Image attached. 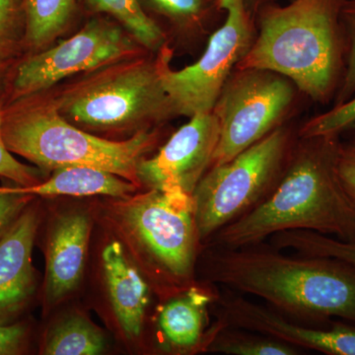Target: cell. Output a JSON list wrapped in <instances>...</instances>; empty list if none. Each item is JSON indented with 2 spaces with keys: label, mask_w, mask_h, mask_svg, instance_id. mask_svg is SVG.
Instances as JSON below:
<instances>
[{
  "label": "cell",
  "mask_w": 355,
  "mask_h": 355,
  "mask_svg": "<svg viewBox=\"0 0 355 355\" xmlns=\"http://www.w3.org/2000/svg\"><path fill=\"white\" fill-rule=\"evenodd\" d=\"M340 146V135L298 137L272 193L207 243L236 249L289 230L355 240V205L338 173Z\"/></svg>",
  "instance_id": "6da1fadb"
},
{
  "label": "cell",
  "mask_w": 355,
  "mask_h": 355,
  "mask_svg": "<svg viewBox=\"0 0 355 355\" xmlns=\"http://www.w3.org/2000/svg\"><path fill=\"white\" fill-rule=\"evenodd\" d=\"M207 282L251 294L298 318L355 323V268L327 257L282 254L263 242L211 246L205 254Z\"/></svg>",
  "instance_id": "7a4b0ae2"
},
{
  "label": "cell",
  "mask_w": 355,
  "mask_h": 355,
  "mask_svg": "<svg viewBox=\"0 0 355 355\" xmlns=\"http://www.w3.org/2000/svg\"><path fill=\"white\" fill-rule=\"evenodd\" d=\"M345 0H289L261 7L257 37L236 67L270 69L291 79L303 96L326 105L335 100L347 60L342 21Z\"/></svg>",
  "instance_id": "3957f363"
},
{
  "label": "cell",
  "mask_w": 355,
  "mask_h": 355,
  "mask_svg": "<svg viewBox=\"0 0 355 355\" xmlns=\"http://www.w3.org/2000/svg\"><path fill=\"white\" fill-rule=\"evenodd\" d=\"M103 209L107 226L118 236L159 299L195 284L203 242L193 196L179 190L150 189L114 198Z\"/></svg>",
  "instance_id": "277c9868"
},
{
  "label": "cell",
  "mask_w": 355,
  "mask_h": 355,
  "mask_svg": "<svg viewBox=\"0 0 355 355\" xmlns=\"http://www.w3.org/2000/svg\"><path fill=\"white\" fill-rule=\"evenodd\" d=\"M159 128L123 140L96 137L65 120L49 91L4 102L1 133L12 154L41 171L67 166H90L114 173L139 187L137 165L160 140Z\"/></svg>",
  "instance_id": "5b68a950"
},
{
  "label": "cell",
  "mask_w": 355,
  "mask_h": 355,
  "mask_svg": "<svg viewBox=\"0 0 355 355\" xmlns=\"http://www.w3.org/2000/svg\"><path fill=\"white\" fill-rule=\"evenodd\" d=\"M50 95L65 120L91 133L132 137L176 118L158 53L146 51L86 72Z\"/></svg>",
  "instance_id": "8992f818"
},
{
  "label": "cell",
  "mask_w": 355,
  "mask_h": 355,
  "mask_svg": "<svg viewBox=\"0 0 355 355\" xmlns=\"http://www.w3.org/2000/svg\"><path fill=\"white\" fill-rule=\"evenodd\" d=\"M297 139V130L286 123L227 162L207 170L193 193L196 221L203 243L272 193L286 171Z\"/></svg>",
  "instance_id": "52a82bcc"
},
{
  "label": "cell",
  "mask_w": 355,
  "mask_h": 355,
  "mask_svg": "<svg viewBox=\"0 0 355 355\" xmlns=\"http://www.w3.org/2000/svg\"><path fill=\"white\" fill-rule=\"evenodd\" d=\"M301 95L291 79L272 70L235 67L211 111L220 135L210 167L227 162L288 123Z\"/></svg>",
  "instance_id": "ba28073f"
},
{
  "label": "cell",
  "mask_w": 355,
  "mask_h": 355,
  "mask_svg": "<svg viewBox=\"0 0 355 355\" xmlns=\"http://www.w3.org/2000/svg\"><path fill=\"white\" fill-rule=\"evenodd\" d=\"M223 24L210 37L195 64L181 70L170 67L174 51L166 44L158 51L163 85L176 116L210 113L231 72L251 50L257 37L254 17L244 0H219Z\"/></svg>",
  "instance_id": "9c48e42d"
},
{
  "label": "cell",
  "mask_w": 355,
  "mask_h": 355,
  "mask_svg": "<svg viewBox=\"0 0 355 355\" xmlns=\"http://www.w3.org/2000/svg\"><path fill=\"white\" fill-rule=\"evenodd\" d=\"M146 51L121 26L94 18L69 39L18 60L6 101L50 91L70 76Z\"/></svg>",
  "instance_id": "30bf717a"
},
{
  "label": "cell",
  "mask_w": 355,
  "mask_h": 355,
  "mask_svg": "<svg viewBox=\"0 0 355 355\" xmlns=\"http://www.w3.org/2000/svg\"><path fill=\"white\" fill-rule=\"evenodd\" d=\"M173 133L155 155L137 165V180L147 190H179L193 196L211 166L220 135L216 114H198Z\"/></svg>",
  "instance_id": "8fae6325"
},
{
  "label": "cell",
  "mask_w": 355,
  "mask_h": 355,
  "mask_svg": "<svg viewBox=\"0 0 355 355\" xmlns=\"http://www.w3.org/2000/svg\"><path fill=\"white\" fill-rule=\"evenodd\" d=\"M216 319L227 327L270 336L299 349L329 355H355V326L331 322L328 328H312L293 323L277 310L256 304L234 294L219 293Z\"/></svg>",
  "instance_id": "7c38bea8"
},
{
  "label": "cell",
  "mask_w": 355,
  "mask_h": 355,
  "mask_svg": "<svg viewBox=\"0 0 355 355\" xmlns=\"http://www.w3.org/2000/svg\"><path fill=\"white\" fill-rule=\"evenodd\" d=\"M219 293L216 284L205 280L160 299L155 315L159 349L170 354L207 352L224 327L218 320L209 326V309Z\"/></svg>",
  "instance_id": "4fadbf2b"
},
{
  "label": "cell",
  "mask_w": 355,
  "mask_h": 355,
  "mask_svg": "<svg viewBox=\"0 0 355 355\" xmlns=\"http://www.w3.org/2000/svg\"><path fill=\"white\" fill-rule=\"evenodd\" d=\"M41 224L34 200L0 239V326L17 322L37 291L32 252Z\"/></svg>",
  "instance_id": "5bb4252c"
},
{
  "label": "cell",
  "mask_w": 355,
  "mask_h": 355,
  "mask_svg": "<svg viewBox=\"0 0 355 355\" xmlns=\"http://www.w3.org/2000/svg\"><path fill=\"white\" fill-rule=\"evenodd\" d=\"M90 234V217L85 212H67L51 224L43 287L46 309L64 301L80 284Z\"/></svg>",
  "instance_id": "9a60e30c"
},
{
  "label": "cell",
  "mask_w": 355,
  "mask_h": 355,
  "mask_svg": "<svg viewBox=\"0 0 355 355\" xmlns=\"http://www.w3.org/2000/svg\"><path fill=\"white\" fill-rule=\"evenodd\" d=\"M102 268L112 309L121 331L128 340L139 338L150 305V284L119 240L108 243L103 250Z\"/></svg>",
  "instance_id": "2e32d148"
},
{
  "label": "cell",
  "mask_w": 355,
  "mask_h": 355,
  "mask_svg": "<svg viewBox=\"0 0 355 355\" xmlns=\"http://www.w3.org/2000/svg\"><path fill=\"white\" fill-rule=\"evenodd\" d=\"M167 22L168 44L173 51H193L207 46L226 17L219 0H139Z\"/></svg>",
  "instance_id": "e0dca14e"
},
{
  "label": "cell",
  "mask_w": 355,
  "mask_h": 355,
  "mask_svg": "<svg viewBox=\"0 0 355 355\" xmlns=\"http://www.w3.org/2000/svg\"><path fill=\"white\" fill-rule=\"evenodd\" d=\"M21 190L40 197L107 196L113 198L130 197L139 188L137 184L114 173L90 166H67L53 171L46 181Z\"/></svg>",
  "instance_id": "ac0fdd59"
},
{
  "label": "cell",
  "mask_w": 355,
  "mask_h": 355,
  "mask_svg": "<svg viewBox=\"0 0 355 355\" xmlns=\"http://www.w3.org/2000/svg\"><path fill=\"white\" fill-rule=\"evenodd\" d=\"M25 14V55L49 48L67 31L76 12V0H21ZM24 55V57H25Z\"/></svg>",
  "instance_id": "d6986e66"
},
{
  "label": "cell",
  "mask_w": 355,
  "mask_h": 355,
  "mask_svg": "<svg viewBox=\"0 0 355 355\" xmlns=\"http://www.w3.org/2000/svg\"><path fill=\"white\" fill-rule=\"evenodd\" d=\"M84 2L92 12L113 17L149 53H158L168 43L164 30L146 12L139 0H84Z\"/></svg>",
  "instance_id": "ffe728a7"
},
{
  "label": "cell",
  "mask_w": 355,
  "mask_h": 355,
  "mask_svg": "<svg viewBox=\"0 0 355 355\" xmlns=\"http://www.w3.org/2000/svg\"><path fill=\"white\" fill-rule=\"evenodd\" d=\"M106 347L102 331L85 317L69 315L51 327L42 345L46 355H96Z\"/></svg>",
  "instance_id": "44dd1931"
},
{
  "label": "cell",
  "mask_w": 355,
  "mask_h": 355,
  "mask_svg": "<svg viewBox=\"0 0 355 355\" xmlns=\"http://www.w3.org/2000/svg\"><path fill=\"white\" fill-rule=\"evenodd\" d=\"M277 249H291L299 254L327 257L355 268V240H342L308 230H289L272 236Z\"/></svg>",
  "instance_id": "7402d4cb"
},
{
  "label": "cell",
  "mask_w": 355,
  "mask_h": 355,
  "mask_svg": "<svg viewBox=\"0 0 355 355\" xmlns=\"http://www.w3.org/2000/svg\"><path fill=\"white\" fill-rule=\"evenodd\" d=\"M207 352L227 355H296L301 350L286 343L244 329L224 327L217 331Z\"/></svg>",
  "instance_id": "603a6c76"
},
{
  "label": "cell",
  "mask_w": 355,
  "mask_h": 355,
  "mask_svg": "<svg viewBox=\"0 0 355 355\" xmlns=\"http://www.w3.org/2000/svg\"><path fill=\"white\" fill-rule=\"evenodd\" d=\"M25 32L21 0H0V62H16L24 57Z\"/></svg>",
  "instance_id": "cb8c5ba5"
},
{
  "label": "cell",
  "mask_w": 355,
  "mask_h": 355,
  "mask_svg": "<svg viewBox=\"0 0 355 355\" xmlns=\"http://www.w3.org/2000/svg\"><path fill=\"white\" fill-rule=\"evenodd\" d=\"M355 128V96L349 101L334 105L324 113L316 114L302 123L297 130L298 137L315 135H340Z\"/></svg>",
  "instance_id": "d4e9b609"
},
{
  "label": "cell",
  "mask_w": 355,
  "mask_h": 355,
  "mask_svg": "<svg viewBox=\"0 0 355 355\" xmlns=\"http://www.w3.org/2000/svg\"><path fill=\"white\" fill-rule=\"evenodd\" d=\"M342 21L347 37V60L342 83L334 100V105L349 101L355 96V0H345Z\"/></svg>",
  "instance_id": "484cf974"
},
{
  "label": "cell",
  "mask_w": 355,
  "mask_h": 355,
  "mask_svg": "<svg viewBox=\"0 0 355 355\" xmlns=\"http://www.w3.org/2000/svg\"><path fill=\"white\" fill-rule=\"evenodd\" d=\"M4 102L6 100L0 101V178L22 188L36 186L44 181V172L36 166L33 167L19 162L4 144L1 133L2 109Z\"/></svg>",
  "instance_id": "4316f807"
},
{
  "label": "cell",
  "mask_w": 355,
  "mask_h": 355,
  "mask_svg": "<svg viewBox=\"0 0 355 355\" xmlns=\"http://www.w3.org/2000/svg\"><path fill=\"white\" fill-rule=\"evenodd\" d=\"M34 198L35 196L24 193L16 184L0 187V239Z\"/></svg>",
  "instance_id": "83f0119b"
},
{
  "label": "cell",
  "mask_w": 355,
  "mask_h": 355,
  "mask_svg": "<svg viewBox=\"0 0 355 355\" xmlns=\"http://www.w3.org/2000/svg\"><path fill=\"white\" fill-rule=\"evenodd\" d=\"M30 328L24 322L0 326V355H18L27 352Z\"/></svg>",
  "instance_id": "f1b7e54d"
},
{
  "label": "cell",
  "mask_w": 355,
  "mask_h": 355,
  "mask_svg": "<svg viewBox=\"0 0 355 355\" xmlns=\"http://www.w3.org/2000/svg\"><path fill=\"white\" fill-rule=\"evenodd\" d=\"M338 173L343 188L355 205V139L342 142L338 160Z\"/></svg>",
  "instance_id": "f546056e"
},
{
  "label": "cell",
  "mask_w": 355,
  "mask_h": 355,
  "mask_svg": "<svg viewBox=\"0 0 355 355\" xmlns=\"http://www.w3.org/2000/svg\"><path fill=\"white\" fill-rule=\"evenodd\" d=\"M16 62H0V101L6 100L9 84H10L11 77H12L14 65Z\"/></svg>",
  "instance_id": "4dcf8cb0"
},
{
  "label": "cell",
  "mask_w": 355,
  "mask_h": 355,
  "mask_svg": "<svg viewBox=\"0 0 355 355\" xmlns=\"http://www.w3.org/2000/svg\"><path fill=\"white\" fill-rule=\"evenodd\" d=\"M277 0H244L245 6L253 17L256 16L261 7L268 6V4L275 3Z\"/></svg>",
  "instance_id": "1f68e13d"
}]
</instances>
